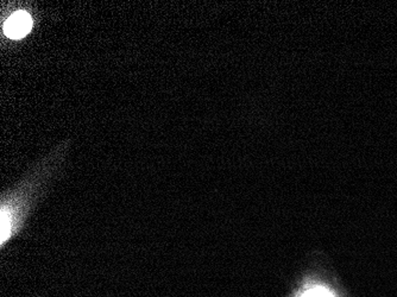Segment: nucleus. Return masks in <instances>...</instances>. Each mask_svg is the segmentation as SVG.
Returning a JSON list of instances; mask_svg holds the SVG:
<instances>
[{
    "label": "nucleus",
    "instance_id": "2",
    "mask_svg": "<svg viewBox=\"0 0 397 297\" xmlns=\"http://www.w3.org/2000/svg\"><path fill=\"white\" fill-rule=\"evenodd\" d=\"M306 297H332L329 293H326L324 290H320V288H316V290H312L309 291Z\"/></svg>",
    "mask_w": 397,
    "mask_h": 297
},
{
    "label": "nucleus",
    "instance_id": "1",
    "mask_svg": "<svg viewBox=\"0 0 397 297\" xmlns=\"http://www.w3.org/2000/svg\"><path fill=\"white\" fill-rule=\"evenodd\" d=\"M33 28V19L24 11L13 13L4 24V33L13 40H20L26 36Z\"/></svg>",
    "mask_w": 397,
    "mask_h": 297
}]
</instances>
